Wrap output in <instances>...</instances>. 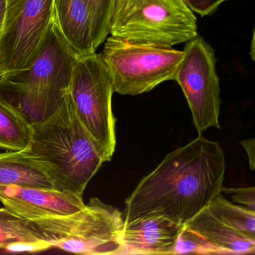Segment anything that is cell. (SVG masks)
Wrapping results in <instances>:
<instances>
[{"instance_id": "6da1fadb", "label": "cell", "mask_w": 255, "mask_h": 255, "mask_svg": "<svg viewBox=\"0 0 255 255\" xmlns=\"http://www.w3.org/2000/svg\"><path fill=\"white\" fill-rule=\"evenodd\" d=\"M226 162L221 146L199 135L168 153L125 201V221L162 216L185 224L221 193Z\"/></svg>"}, {"instance_id": "7a4b0ae2", "label": "cell", "mask_w": 255, "mask_h": 255, "mask_svg": "<svg viewBox=\"0 0 255 255\" xmlns=\"http://www.w3.org/2000/svg\"><path fill=\"white\" fill-rule=\"evenodd\" d=\"M78 57L53 20L32 65L0 78V103L30 126L46 122L69 94Z\"/></svg>"}, {"instance_id": "3957f363", "label": "cell", "mask_w": 255, "mask_h": 255, "mask_svg": "<svg viewBox=\"0 0 255 255\" xmlns=\"http://www.w3.org/2000/svg\"><path fill=\"white\" fill-rule=\"evenodd\" d=\"M32 128L26 150L47 165L55 189L83 197L104 162L76 114L69 94L52 117Z\"/></svg>"}, {"instance_id": "277c9868", "label": "cell", "mask_w": 255, "mask_h": 255, "mask_svg": "<svg viewBox=\"0 0 255 255\" xmlns=\"http://www.w3.org/2000/svg\"><path fill=\"white\" fill-rule=\"evenodd\" d=\"M29 221L36 234L52 247L81 255H121L125 217L98 198L68 216Z\"/></svg>"}, {"instance_id": "5b68a950", "label": "cell", "mask_w": 255, "mask_h": 255, "mask_svg": "<svg viewBox=\"0 0 255 255\" xmlns=\"http://www.w3.org/2000/svg\"><path fill=\"white\" fill-rule=\"evenodd\" d=\"M110 34L173 47L196 37L198 22L184 0H114Z\"/></svg>"}, {"instance_id": "8992f818", "label": "cell", "mask_w": 255, "mask_h": 255, "mask_svg": "<svg viewBox=\"0 0 255 255\" xmlns=\"http://www.w3.org/2000/svg\"><path fill=\"white\" fill-rule=\"evenodd\" d=\"M101 53L111 76L114 92L122 95L150 92L164 82L175 80L184 57L171 46L132 42L116 37L106 39Z\"/></svg>"}, {"instance_id": "52a82bcc", "label": "cell", "mask_w": 255, "mask_h": 255, "mask_svg": "<svg viewBox=\"0 0 255 255\" xmlns=\"http://www.w3.org/2000/svg\"><path fill=\"white\" fill-rule=\"evenodd\" d=\"M113 80L101 55L79 56L73 71L69 95L80 122L93 140L104 162L116 150V123L112 106Z\"/></svg>"}, {"instance_id": "ba28073f", "label": "cell", "mask_w": 255, "mask_h": 255, "mask_svg": "<svg viewBox=\"0 0 255 255\" xmlns=\"http://www.w3.org/2000/svg\"><path fill=\"white\" fill-rule=\"evenodd\" d=\"M55 0H7L0 35V74L27 69L54 20Z\"/></svg>"}, {"instance_id": "9c48e42d", "label": "cell", "mask_w": 255, "mask_h": 255, "mask_svg": "<svg viewBox=\"0 0 255 255\" xmlns=\"http://www.w3.org/2000/svg\"><path fill=\"white\" fill-rule=\"evenodd\" d=\"M183 52L174 80L186 97L195 128L200 134L210 128L220 129V83L214 49L198 35L185 43Z\"/></svg>"}, {"instance_id": "30bf717a", "label": "cell", "mask_w": 255, "mask_h": 255, "mask_svg": "<svg viewBox=\"0 0 255 255\" xmlns=\"http://www.w3.org/2000/svg\"><path fill=\"white\" fill-rule=\"evenodd\" d=\"M4 207L29 220L68 216L86 207L83 197L55 189L0 185Z\"/></svg>"}, {"instance_id": "8fae6325", "label": "cell", "mask_w": 255, "mask_h": 255, "mask_svg": "<svg viewBox=\"0 0 255 255\" xmlns=\"http://www.w3.org/2000/svg\"><path fill=\"white\" fill-rule=\"evenodd\" d=\"M53 20L79 56L96 53L110 34L86 0H55Z\"/></svg>"}, {"instance_id": "7c38bea8", "label": "cell", "mask_w": 255, "mask_h": 255, "mask_svg": "<svg viewBox=\"0 0 255 255\" xmlns=\"http://www.w3.org/2000/svg\"><path fill=\"white\" fill-rule=\"evenodd\" d=\"M183 226L184 224L162 216L125 222L121 255H174L176 243Z\"/></svg>"}, {"instance_id": "4fadbf2b", "label": "cell", "mask_w": 255, "mask_h": 255, "mask_svg": "<svg viewBox=\"0 0 255 255\" xmlns=\"http://www.w3.org/2000/svg\"><path fill=\"white\" fill-rule=\"evenodd\" d=\"M196 233L219 255H254L255 240L249 238L215 217L207 207L184 224Z\"/></svg>"}, {"instance_id": "5bb4252c", "label": "cell", "mask_w": 255, "mask_h": 255, "mask_svg": "<svg viewBox=\"0 0 255 255\" xmlns=\"http://www.w3.org/2000/svg\"><path fill=\"white\" fill-rule=\"evenodd\" d=\"M0 185L55 189L47 165L26 149L0 153Z\"/></svg>"}, {"instance_id": "9a60e30c", "label": "cell", "mask_w": 255, "mask_h": 255, "mask_svg": "<svg viewBox=\"0 0 255 255\" xmlns=\"http://www.w3.org/2000/svg\"><path fill=\"white\" fill-rule=\"evenodd\" d=\"M209 211L228 226L255 240V212L233 204L221 193L207 206Z\"/></svg>"}, {"instance_id": "2e32d148", "label": "cell", "mask_w": 255, "mask_h": 255, "mask_svg": "<svg viewBox=\"0 0 255 255\" xmlns=\"http://www.w3.org/2000/svg\"><path fill=\"white\" fill-rule=\"evenodd\" d=\"M32 135V126L15 112L0 103V148L26 150Z\"/></svg>"}, {"instance_id": "e0dca14e", "label": "cell", "mask_w": 255, "mask_h": 255, "mask_svg": "<svg viewBox=\"0 0 255 255\" xmlns=\"http://www.w3.org/2000/svg\"><path fill=\"white\" fill-rule=\"evenodd\" d=\"M42 239L36 234L30 221L3 207L0 208V249L16 242L38 241Z\"/></svg>"}, {"instance_id": "ac0fdd59", "label": "cell", "mask_w": 255, "mask_h": 255, "mask_svg": "<svg viewBox=\"0 0 255 255\" xmlns=\"http://www.w3.org/2000/svg\"><path fill=\"white\" fill-rule=\"evenodd\" d=\"M182 254L219 255L214 248L212 247L196 233L186 228L185 225L177 238L174 249V255Z\"/></svg>"}, {"instance_id": "d6986e66", "label": "cell", "mask_w": 255, "mask_h": 255, "mask_svg": "<svg viewBox=\"0 0 255 255\" xmlns=\"http://www.w3.org/2000/svg\"><path fill=\"white\" fill-rule=\"evenodd\" d=\"M221 192L231 195L233 201L240 204V206L255 212V187L229 188L223 187Z\"/></svg>"}, {"instance_id": "ffe728a7", "label": "cell", "mask_w": 255, "mask_h": 255, "mask_svg": "<svg viewBox=\"0 0 255 255\" xmlns=\"http://www.w3.org/2000/svg\"><path fill=\"white\" fill-rule=\"evenodd\" d=\"M98 17L100 23L110 32V18L114 0H86Z\"/></svg>"}, {"instance_id": "44dd1931", "label": "cell", "mask_w": 255, "mask_h": 255, "mask_svg": "<svg viewBox=\"0 0 255 255\" xmlns=\"http://www.w3.org/2000/svg\"><path fill=\"white\" fill-rule=\"evenodd\" d=\"M188 6L195 14L201 17L211 15L223 2L228 0H184Z\"/></svg>"}, {"instance_id": "7402d4cb", "label": "cell", "mask_w": 255, "mask_h": 255, "mask_svg": "<svg viewBox=\"0 0 255 255\" xmlns=\"http://www.w3.org/2000/svg\"><path fill=\"white\" fill-rule=\"evenodd\" d=\"M52 246L45 240L38 241H20L11 243L5 248V250L11 252H38L47 250Z\"/></svg>"}, {"instance_id": "603a6c76", "label": "cell", "mask_w": 255, "mask_h": 255, "mask_svg": "<svg viewBox=\"0 0 255 255\" xmlns=\"http://www.w3.org/2000/svg\"><path fill=\"white\" fill-rule=\"evenodd\" d=\"M247 153L249 158V167L251 171H254L255 167V138L245 139L240 142Z\"/></svg>"}, {"instance_id": "cb8c5ba5", "label": "cell", "mask_w": 255, "mask_h": 255, "mask_svg": "<svg viewBox=\"0 0 255 255\" xmlns=\"http://www.w3.org/2000/svg\"><path fill=\"white\" fill-rule=\"evenodd\" d=\"M7 0H0V35L5 23V14H6Z\"/></svg>"}, {"instance_id": "d4e9b609", "label": "cell", "mask_w": 255, "mask_h": 255, "mask_svg": "<svg viewBox=\"0 0 255 255\" xmlns=\"http://www.w3.org/2000/svg\"><path fill=\"white\" fill-rule=\"evenodd\" d=\"M0 78H1V74H0Z\"/></svg>"}]
</instances>
